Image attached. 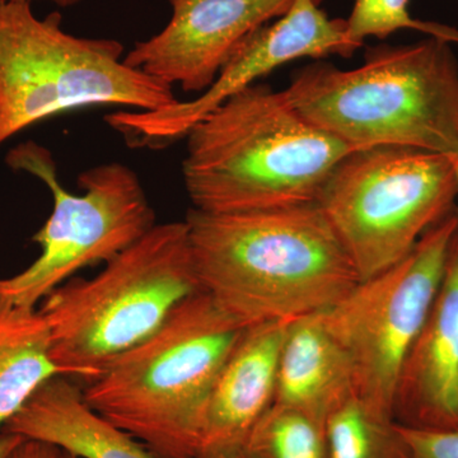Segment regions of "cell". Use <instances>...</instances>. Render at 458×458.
Returning a JSON list of instances; mask_svg holds the SVG:
<instances>
[{
    "label": "cell",
    "instance_id": "1",
    "mask_svg": "<svg viewBox=\"0 0 458 458\" xmlns=\"http://www.w3.org/2000/svg\"><path fill=\"white\" fill-rule=\"evenodd\" d=\"M185 222L201 291L245 327L327 311L360 282L316 203Z\"/></svg>",
    "mask_w": 458,
    "mask_h": 458
},
{
    "label": "cell",
    "instance_id": "2",
    "mask_svg": "<svg viewBox=\"0 0 458 458\" xmlns=\"http://www.w3.org/2000/svg\"><path fill=\"white\" fill-rule=\"evenodd\" d=\"M185 140L183 185L192 209L207 213L315 204L337 162L355 150L262 83L225 99Z\"/></svg>",
    "mask_w": 458,
    "mask_h": 458
},
{
    "label": "cell",
    "instance_id": "3",
    "mask_svg": "<svg viewBox=\"0 0 458 458\" xmlns=\"http://www.w3.org/2000/svg\"><path fill=\"white\" fill-rule=\"evenodd\" d=\"M283 92L307 122L352 149L458 153V60L442 38L372 47L354 69L313 63Z\"/></svg>",
    "mask_w": 458,
    "mask_h": 458
},
{
    "label": "cell",
    "instance_id": "4",
    "mask_svg": "<svg viewBox=\"0 0 458 458\" xmlns=\"http://www.w3.org/2000/svg\"><path fill=\"white\" fill-rule=\"evenodd\" d=\"M246 327L199 292L87 382L84 400L157 458H198L214 382Z\"/></svg>",
    "mask_w": 458,
    "mask_h": 458
},
{
    "label": "cell",
    "instance_id": "5",
    "mask_svg": "<svg viewBox=\"0 0 458 458\" xmlns=\"http://www.w3.org/2000/svg\"><path fill=\"white\" fill-rule=\"evenodd\" d=\"M199 292L188 225L157 223L98 276L71 279L42 301L51 360L63 376L92 381Z\"/></svg>",
    "mask_w": 458,
    "mask_h": 458
},
{
    "label": "cell",
    "instance_id": "6",
    "mask_svg": "<svg viewBox=\"0 0 458 458\" xmlns=\"http://www.w3.org/2000/svg\"><path fill=\"white\" fill-rule=\"evenodd\" d=\"M114 38L66 32L63 16L0 0V147L51 117L92 106L155 111L176 104L174 87L126 64Z\"/></svg>",
    "mask_w": 458,
    "mask_h": 458
},
{
    "label": "cell",
    "instance_id": "7",
    "mask_svg": "<svg viewBox=\"0 0 458 458\" xmlns=\"http://www.w3.org/2000/svg\"><path fill=\"white\" fill-rule=\"evenodd\" d=\"M457 199L450 155L378 146L343 157L316 204L366 280L403 261Z\"/></svg>",
    "mask_w": 458,
    "mask_h": 458
},
{
    "label": "cell",
    "instance_id": "8",
    "mask_svg": "<svg viewBox=\"0 0 458 458\" xmlns=\"http://www.w3.org/2000/svg\"><path fill=\"white\" fill-rule=\"evenodd\" d=\"M5 164L42 181L53 195V212L32 241L40 255L12 276L0 278V303L36 309L77 276L106 264L157 225V216L137 172L106 162L81 172V194L60 182L53 153L29 140L9 150Z\"/></svg>",
    "mask_w": 458,
    "mask_h": 458
},
{
    "label": "cell",
    "instance_id": "9",
    "mask_svg": "<svg viewBox=\"0 0 458 458\" xmlns=\"http://www.w3.org/2000/svg\"><path fill=\"white\" fill-rule=\"evenodd\" d=\"M457 231L454 212L403 261L360 280L324 311L328 330L351 358L358 396L388 417L394 418L401 369L432 310Z\"/></svg>",
    "mask_w": 458,
    "mask_h": 458
},
{
    "label": "cell",
    "instance_id": "10",
    "mask_svg": "<svg viewBox=\"0 0 458 458\" xmlns=\"http://www.w3.org/2000/svg\"><path fill=\"white\" fill-rule=\"evenodd\" d=\"M322 0H294L273 23L252 33L210 89L191 101H177L155 111H114L105 122L129 147L159 150L185 140L195 123L225 99L271 72L297 59L352 56L360 49L349 38L346 20L330 18L319 8Z\"/></svg>",
    "mask_w": 458,
    "mask_h": 458
},
{
    "label": "cell",
    "instance_id": "11",
    "mask_svg": "<svg viewBox=\"0 0 458 458\" xmlns=\"http://www.w3.org/2000/svg\"><path fill=\"white\" fill-rule=\"evenodd\" d=\"M171 18L161 32L138 41L126 64L183 92L201 95L238 47L282 17L294 0H167Z\"/></svg>",
    "mask_w": 458,
    "mask_h": 458
},
{
    "label": "cell",
    "instance_id": "12",
    "mask_svg": "<svg viewBox=\"0 0 458 458\" xmlns=\"http://www.w3.org/2000/svg\"><path fill=\"white\" fill-rule=\"evenodd\" d=\"M394 418L406 427L458 428V231L432 310L401 369Z\"/></svg>",
    "mask_w": 458,
    "mask_h": 458
},
{
    "label": "cell",
    "instance_id": "13",
    "mask_svg": "<svg viewBox=\"0 0 458 458\" xmlns=\"http://www.w3.org/2000/svg\"><path fill=\"white\" fill-rule=\"evenodd\" d=\"M288 325L262 322L243 330L214 382L199 457L242 451L250 433L274 403Z\"/></svg>",
    "mask_w": 458,
    "mask_h": 458
},
{
    "label": "cell",
    "instance_id": "14",
    "mask_svg": "<svg viewBox=\"0 0 458 458\" xmlns=\"http://www.w3.org/2000/svg\"><path fill=\"white\" fill-rule=\"evenodd\" d=\"M3 432L47 443L77 458H157L90 408L82 387L62 375L45 382Z\"/></svg>",
    "mask_w": 458,
    "mask_h": 458
},
{
    "label": "cell",
    "instance_id": "15",
    "mask_svg": "<svg viewBox=\"0 0 458 458\" xmlns=\"http://www.w3.org/2000/svg\"><path fill=\"white\" fill-rule=\"evenodd\" d=\"M355 394L351 358L328 330L324 312L289 322L280 349L274 403L327 421Z\"/></svg>",
    "mask_w": 458,
    "mask_h": 458
},
{
    "label": "cell",
    "instance_id": "16",
    "mask_svg": "<svg viewBox=\"0 0 458 458\" xmlns=\"http://www.w3.org/2000/svg\"><path fill=\"white\" fill-rule=\"evenodd\" d=\"M59 375L40 311L0 303V433L45 382Z\"/></svg>",
    "mask_w": 458,
    "mask_h": 458
},
{
    "label": "cell",
    "instance_id": "17",
    "mask_svg": "<svg viewBox=\"0 0 458 458\" xmlns=\"http://www.w3.org/2000/svg\"><path fill=\"white\" fill-rule=\"evenodd\" d=\"M330 458H408L399 423L357 394L325 421Z\"/></svg>",
    "mask_w": 458,
    "mask_h": 458
},
{
    "label": "cell",
    "instance_id": "18",
    "mask_svg": "<svg viewBox=\"0 0 458 458\" xmlns=\"http://www.w3.org/2000/svg\"><path fill=\"white\" fill-rule=\"evenodd\" d=\"M242 451L250 458H330L325 421L276 403L256 424Z\"/></svg>",
    "mask_w": 458,
    "mask_h": 458
},
{
    "label": "cell",
    "instance_id": "19",
    "mask_svg": "<svg viewBox=\"0 0 458 458\" xmlns=\"http://www.w3.org/2000/svg\"><path fill=\"white\" fill-rule=\"evenodd\" d=\"M409 4L410 0H354L351 16L346 18L349 38L361 47L367 38L384 40L401 30H415L458 44V30L415 20Z\"/></svg>",
    "mask_w": 458,
    "mask_h": 458
},
{
    "label": "cell",
    "instance_id": "20",
    "mask_svg": "<svg viewBox=\"0 0 458 458\" xmlns=\"http://www.w3.org/2000/svg\"><path fill=\"white\" fill-rule=\"evenodd\" d=\"M408 458H458V428L424 429L401 426Z\"/></svg>",
    "mask_w": 458,
    "mask_h": 458
},
{
    "label": "cell",
    "instance_id": "21",
    "mask_svg": "<svg viewBox=\"0 0 458 458\" xmlns=\"http://www.w3.org/2000/svg\"><path fill=\"white\" fill-rule=\"evenodd\" d=\"M60 451L54 445L31 439H23L9 458H59Z\"/></svg>",
    "mask_w": 458,
    "mask_h": 458
},
{
    "label": "cell",
    "instance_id": "22",
    "mask_svg": "<svg viewBox=\"0 0 458 458\" xmlns=\"http://www.w3.org/2000/svg\"><path fill=\"white\" fill-rule=\"evenodd\" d=\"M22 437L16 434L0 433V458H9L12 452L16 450L18 445L23 441Z\"/></svg>",
    "mask_w": 458,
    "mask_h": 458
},
{
    "label": "cell",
    "instance_id": "23",
    "mask_svg": "<svg viewBox=\"0 0 458 458\" xmlns=\"http://www.w3.org/2000/svg\"><path fill=\"white\" fill-rule=\"evenodd\" d=\"M13 2H25L30 3V4H32V3L35 2H50L53 3V4L57 5V7L69 8L80 4L83 0H13Z\"/></svg>",
    "mask_w": 458,
    "mask_h": 458
},
{
    "label": "cell",
    "instance_id": "24",
    "mask_svg": "<svg viewBox=\"0 0 458 458\" xmlns=\"http://www.w3.org/2000/svg\"><path fill=\"white\" fill-rule=\"evenodd\" d=\"M199 458H250L243 451L228 452V454H212V456H204Z\"/></svg>",
    "mask_w": 458,
    "mask_h": 458
},
{
    "label": "cell",
    "instance_id": "25",
    "mask_svg": "<svg viewBox=\"0 0 458 458\" xmlns=\"http://www.w3.org/2000/svg\"><path fill=\"white\" fill-rule=\"evenodd\" d=\"M452 164H454V172H456V179L458 185V153L457 155H451Z\"/></svg>",
    "mask_w": 458,
    "mask_h": 458
},
{
    "label": "cell",
    "instance_id": "26",
    "mask_svg": "<svg viewBox=\"0 0 458 458\" xmlns=\"http://www.w3.org/2000/svg\"><path fill=\"white\" fill-rule=\"evenodd\" d=\"M59 458H77V457L72 456V454H65V452L60 451Z\"/></svg>",
    "mask_w": 458,
    "mask_h": 458
}]
</instances>
